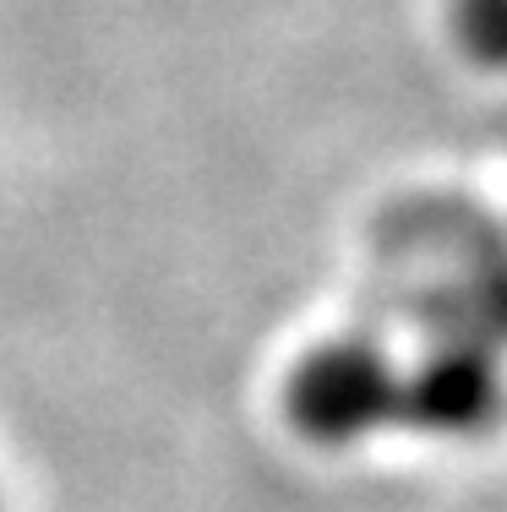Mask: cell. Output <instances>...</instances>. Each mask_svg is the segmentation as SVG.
I'll return each mask as SVG.
<instances>
[{
	"instance_id": "cell-1",
	"label": "cell",
	"mask_w": 507,
	"mask_h": 512,
	"mask_svg": "<svg viewBox=\"0 0 507 512\" xmlns=\"http://www.w3.org/2000/svg\"><path fill=\"white\" fill-rule=\"evenodd\" d=\"M382 393V371L360 349H328L300 371L295 404L317 431H349V425L371 420V404Z\"/></svg>"
},
{
	"instance_id": "cell-2",
	"label": "cell",
	"mask_w": 507,
	"mask_h": 512,
	"mask_svg": "<svg viewBox=\"0 0 507 512\" xmlns=\"http://www.w3.org/2000/svg\"><path fill=\"white\" fill-rule=\"evenodd\" d=\"M453 39L475 66L507 71V0H453Z\"/></svg>"
}]
</instances>
